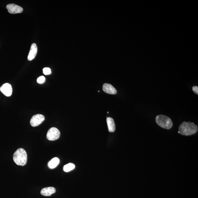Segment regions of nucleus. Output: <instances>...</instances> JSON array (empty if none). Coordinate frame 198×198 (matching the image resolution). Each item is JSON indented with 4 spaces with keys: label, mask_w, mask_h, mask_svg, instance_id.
<instances>
[{
    "label": "nucleus",
    "mask_w": 198,
    "mask_h": 198,
    "mask_svg": "<svg viewBox=\"0 0 198 198\" xmlns=\"http://www.w3.org/2000/svg\"><path fill=\"white\" fill-rule=\"evenodd\" d=\"M179 130L181 134L188 136L196 133L198 127L193 122H184L181 124Z\"/></svg>",
    "instance_id": "obj_1"
},
{
    "label": "nucleus",
    "mask_w": 198,
    "mask_h": 198,
    "mask_svg": "<svg viewBox=\"0 0 198 198\" xmlns=\"http://www.w3.org/2000/svg\"><path fill=\"white\" fill-rule=\"evenodd\" d=\"M13 159L16 165H25L27 161V155L25 150L22 148L18 149L13 154Z\"/></svg>",
    "instance_id": "obj_2"
},
{
    "label": "nucleus",
    "mask_w": 198,
    "mask_h": 198,
    "mask_svg": "<svg viewBox=\"0 0 198 198\" xmlns=\"http://www.w3.org/2000/svg\"><path fill=\"white\" fill-rule=\"evenodd\" d=\"M156 120L158 125L163 129H169L172 127V121L168 117L159 115L156 117Z\"/></svg>",
    "instance_id": "obj_3"
},
{
    "label": "nucleus",
    "mask_w": 198,
    "mask_h": 198,
    "mask_svg": "<svg viewBox=\"0 0 198 198\" xmlns=\"http://www.w3.org/2000/svg\"><path fill=\"white\" fill-rule=\"evenodd\" d=\"M60 133L59 130L56 127H52L49 130L47 138L49 140L55 141L59 138Z\"/></svg>",
    "instance_id": "obj_4"
},
{
    "label": "nucleus",
    "mask_w": 198,
    "mask_h": 198,
    "mask_svg": "<svg viewBox=\"0 0 198 198\" xmlns=\"http://www.w3.org/2000/svg\"><path fill=\"white\" fill-rule=\"evenodd\" d=\"M45 119V117L42 115H35L33 116L30 120V124L33 127H36L42 123Z\"/></svg>",
    "instance_id": "obj_5"
},
{
    "label": "nucleus",
    "mask_w": 198,
    "mask_h": 198,
    "mask_svg": "<svg viewBox=\"0 0 198 198\" xmlns=\"http://www.w3.org/2000/svg\"><path fill=\"white\" fill-rule=\"evenodd\" d=\"M6 8L8 12L11 14H17L23 12L22 7L14 4H10L7 5Z\"/></svg>",
    "instance_id": "obj_6"
},
{
    "label": "nucleus",
    "mask_w": 198,
    "mask_h": 198,
    "mask_svg": "<svg viewBox=\"0 0 198 198\" xmlns=\"http://www.w3.org/2000/svg\"><path fill=\"white\" fill-rule=\"evenodd\" d=\"M0 90L7 97H10L12 93V88L11 85L8 83L3 84L0 88Z\"/></svg>",
    "instance_id": "obj_7"
},
{
    "label": "nucleus",
    "mask_w": 198,
    "mask_h": 198,
    "mask_svg": "<svg viewBox=\"0 0 198 198\" xmlns=\"http://www.w3.org/2000/svg\"><path fill=\"white\" fill-rule=\"evenodd\" d=\"M37 52V45L35 43H33L31 45L29 54L28 56V59L29 61H32L35 57Z\"/></svg>",
    "instance_id": "obj_8"
},
{
    "label": "nucleus",
    "mask_w": 198,
    "mask_h": 198,
    "mask_svg": "<svg viewBox=\"0 0 198 198\" xmlns=\"http://www.w3.org/2000/svg\"><path fill=\"white\" fill-rule=\"evenodd\" d=\"M103 91L106 93L111 94H115L117 93V90L116 88L112 85L108 83H105L103 86Z\"/></svg>",
    "instance_id": "obj_9"
},
{
    "label": "nucleus",
    "mask_w": 198,
    "mask_h": 198,
    "mask_svg": "<svg viewBox=\"0 0 198 198\" xmlns=\"http://www.w3.org/2000/svg\"><path fill=\"white\" fill-rule=\"evenodd\" d=\"M56 192V188L52 187L45 188H43L41 190V195L45 196H51L52 194L55 193Z\"/></svg>",
    "instance_id": "obj_10"
},
{
    "label": "nucleus",
    "mask_w": 198,
    "mask_h": 198,
    "mask_svg": "<svg viewBox=\"0 0 198 198\" xmlns=\"http://www.w3.org/2000/svg\"><path fill=\"white\" fill-rule=\"evenodd\" d=\"M107 122L109 131L114 132L115 130L116 126L114 119L111 118H107Z\"/></svg>",
    "instance_id": "obj_11"
},
{
    "label": "nucleus",
    "mask_w": 198,
    "mask_h": 198,
    "mask_svg": "<svg viewBox=\"0 0 198 198\" xmlns=\"http://www.w3.org/2000/svg\"><path fill=\"white\" fill-rule=\"evenodd\" d=\"M60 163V160L57 157H54L50 160L48 163V166L50 168L53 169L56 168Z\"/></svg>",
    "instance_id": "obj_12"
},
{
    "label": "nucleus",
    "mask_w": 198,
    "mask_h": 198,
    "mask_svg": "<svg viewBox=\"0 0 198 198\" xmlns=\"http://www.w3.org/2000/svg\"><path fill=\"white\" fill-rule=\"evenodd\" d=\"M75 165L74 164L70 163L64 166V170L65 172H68L73 170L75 168Z\"/></svg>",
    "instance_id": "obj_13"
},
{
    "label": "nucleus",
    "mask_w": 198,
    "mask_h": 198,
    "mask_svg": "<svg viewBox=\"0 0 198 198\" xmlns=\"http://www.w3.org/2000/svg\"><path fill=\"white\" fill-rule=\"evenodd\" d=\"M43 73L45 75H49L51 73V70L50 68H45L43 69Z\"/></svg>",
    "instance_id": "obj_14"
},
{
    "label": "nucleus",
    "mask_w": 198,
    "mask_h": 198,
    "mask_svg": "<svg viewBox=\"0 0 198 198\" xmlns=\"http://www.w3.org/2000/svg\"><path fill=\"white\" fill-rule=\"evenodd\" d=\"M45 81V78L44 76H41L37 79V82L39 84H42Z\"/></svg>",
    "instance_id": "obj_15"
},
{
    "label": "nucleus",
    "mask_w": 198,
    "mask_h": 198,
    "mask_svg": "<svg viewBox=\"0 0 198 198\" xmlns=\"http://www.w3.org/2000/svg\"><path fill=\"white\" fill-rule=\"evenodd\" d=\"M193 91L196 94H198V87L197 86H194L192 87Z\"/></svg>",
    "instance_id": "obj_16"
},
{
    "label": "nucleus",
    "mask_w": 198,
    "mask_h": 198,
    "mask_svg": "<svg viewBox=\"0 0 198 198\" xmlns=\"http://www.w3.org/2000/svg\"><path fill=\"white\" fill-rule=\"evenodd\" d=\"M107 114H108L109 112H107Z\"/></svg>",
    "instance_id": "obj_17"
}]
</instances>
